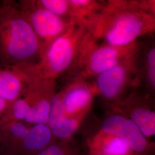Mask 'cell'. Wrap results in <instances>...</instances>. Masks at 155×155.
<instances>
[{"label":"cell","mask_w":155,"mask_h":155,"mask_svg":"<svg viewBox=\"0 0 155 155\" xmlns=\"http://www.w3.org/2000/svg\"><path fill=\"white\" fill-rule=\"evenodd\" d=\"M38 155H82V148L74 137L58 141Z\"/></svg>","instance_id":"obj_15"},{"label":"cell","mask_w":155,"mask_h":155,"mask_svg":"<svg viewBox=\"0 0 155 155\" xmlns=\"http://www.w3.org/2000/svg\"><path fill=\"white\" fill-rule=\"evenodd\" d=\"M144 22L134 14H125L118 17L106 34V40L111 46L127 45L143 32Z\"/></svg>","instance_id":"obj_8"},{"label":"cell","mask_w":155,"mask_h":155,"mask_svg":"<svg viewBox=\"0 0 155 155\" xmlns=\"http://www.w3.org/2000/svg\"><path fill=\"white\" fill-rule=\"evenodd\" d=\"M74 42L70 36L61 35L42 54L38 63L41 79L54 80L70 66L74 56Z\"/></svg>","instance_id":"obj_7"},{"label":"cell","mask_w":155,"mask_h":155,"mask_svg":"<svg viewBox=\"0 0 155 155\" xmlns=\"http://www.w3.org/2000/svg\"><path fill=\"white\" fill-rule=\"evenodd\" d=\"M11 102L0 98V127L5 124Z\"/></svg>","instance_id":"obj_17"},{"label":"cell","mask_w":155,"mask_h":155,"mask_svg":"<svg viewBox=\"0 0 155 155\" xmlns=\"http://www.w3.org/2000/svg\"><path fill=\"white\" fill-rule=\"evenodd\" d=\"M41 45L18 2L0 1V65L38 63Z\"/></svg>","instance_id":"obj_1"},{"label":"cell","mask_w":155,"mask_h":155,"mask_svg":"<svg viewBox=\"0 0 155 155\" xmlns=\"http://www.w3.org/2000/svg\"><path fill=\"white\" fill-rule=\"evenodd\" d=\"M54 85V80L43 79L31 84L11 102L6 124L22 121L29 124H47L55 95Z\"/></svg>","instance_id":"obj_3"},{"label":"cell","mask_w":155,"mask_h":155,"mask_svg":"<svg viewBox=\"0 0 155 155\" xmlns=\"http://www.w3.org/2000/svg\"><path fill=\"white\" fill-rule=\"evenodd\" d=\"M100 130L122 139L133 155H155V143L147 138L130 118L121 114L106 117Z\"/></svg>","instance_id":"obj_5"},{"label":"cell","mask_w":155,"mask_h":155,"mask_svg":"<svg viewBox=\"0 0 155 155\" xmlns=\"http://www.w3.org/2000/svg\"><path fill=\"white\" fill-rule=\"evenodd\" d=\"M57 141L47 124L11 121L0 127V152L4 155H38Z\"/></svg>","instance_id":"obj_2"},{"label":"cell","mask_w":155,"mask_h":155,"mask_svg":"<svg viewBox=\"0 0 155 155\" xmlns=\"http://www.w3.org/2000/svg\"><path fill=\"white\" fill-rule=\"evenodd\" d=\"M86 113L75 117H64L55 125L50 127L51 132L58 141L74 137L81 122Z\"/></svg>","instance_id":"obj_14"},{"label":"cell","mask_w":155,"mask_h":155,"mask_svg":"<svg viewBox=\"0 0 155 155\" xmlns=\"http://www.w3.org/2000/svg\"><path fill=\"white\" fill-rule=\"evenodd\" d=\"M126 77L124 67L118 64L100 74L97 86L106 98L114 99L119 94Z\"/></svg>","instance_id":"obj_11"},{"label":"cell","mask_w":155,"mask_h":155,"mask_svg":"<svg viewBox=\"0 0 155 155\" xmlns=\"http://www.w3.org/2000/svg\"><path fill=\"white\" fill-rule=\"evenodd\" d=\"M37 64L0 65V98L12 102L31 84L41 79Z\"/></svg>","instance_id":"obj_6"},{"label":"cell","mask_w":155,"mask_h":155,"mask_svg":"<svg viewBox=\"0 0 155 155\" xmlns=\"http://www.w3.org/2000/svg\"><path fill=\"white\" fill-rule=\"evenodd\" d=\"M17 2L39 39L42 55L48 46L61 36L64 30V22L61 17L39 5L36 1Z\"/></svg>","instance_id":"obj_4"},{"label":"cell","mask_w":155,"mask_h":155,"mask_svg":"<svg viewBox=\"0 0 155 155\" xmlns=\"http://www.w3.org/2000/svg\"><path fill=\"white\" fill-rule=\"evenodd\" d=\"M121 52L116 47L106 46L98 48L91 56L90 62L91 71L101 74L119 64Z\"/></svg>","instance_id":"obj_13"},{"label":"cell","mask_w":155,"mask_h":155,"mask_svg":"<svg viewBox=\"0 0 155 155\" xmlns=\"http://www.w3.org/2000/svg\"><path fill=\"white\" fill-rule=\"evenodd\" d=\"M61 98L65 116H78L88 112L92 94L87 88L79 86L69 90Z\"/></svg>","instance_id":"obj_10"},{"label":"cell","mask_w":155,"mask_h":155,"mask_svg":"<svg viewBox=\"0 0 155 155\" xmlns=\"http://www.w3.org/2000/svg\"><path fill=\"white\" fill-rule=\"evenodd\" d=\"M0 155H4V154H2V153H1V152H0Z\"/></svg>","instance_id":"obj_18"},{"label":"cell","mask_w":155,"mask_h":155,"mask_svg":"<svg viewBox=\"0 0 155 155\" xmlns=\"http://www.w3.org/2000/svg\"><path fill=\"white\" fill-rule=\"evenodd\" d=\"M39 5L58 16L64 15L68 9V2L64 0L36 1Z\"/></svg>","instance_id":"obj_16"},{"label":"cell","mask_w":155,"mask_h":155,"mask_svg":"<svg viewBox=\"0 0 155 155\" xmlns=\"http://www.w3.org/2000/svg\"><path fill=\"white\" fill-rule=\"evenodd\" d=\"M126 117L130 118L139 127L144 136L150 139L155 134V113L144 105L125 107Z\"/></svg>","instance_id":"obj_12"},{"label":"cell","mask_w":155,"mask_h":155,"mask_svg":"<svg viewBox=\"0 0 155 155\" xmlns=\"http://www.w3.org/2000/svg\"><path fill=\"white\" fill-rule=\"evenodd\" d=\"M88 155H133L126 143L100 130L87 142Z\"/></svg>","instance_id":"obj_9"}]
</instances>
